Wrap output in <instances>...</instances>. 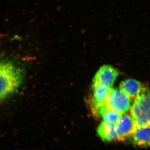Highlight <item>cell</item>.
I'll use <instances>...</instances> for the list:
<instances>
[{
	"mask_svg": "<svg viewBox=\"0 0 150 150\" xmlns=\"http://www.w3.org/2000/svg\"><path fill=\"white\" fill-rule=\"evenodd\" d=\"M23 74L21 69L9 62H1L0 67V98L5 99L13 93L22 82Z\"/></svg>",
	"mask_w": 150,
	"mask_h": 150,
	"instance_id": "6da1fadb",
	"label": "cell"
},
{
	"mask_svg": "<svg viewBox=\"0 0 150 150\" xmlns=\"http://www.w3.org/2000/svg\"><path fill=\"white\" fill-rule=\"evenodd\" d=\"M134 100L130 110L137 127L150 125V89L145 87Z\"/></svg>",
	"mask_w": 150,
	"mask_h": 150,
	"instance_id": "7a4b0ae2",
	"label": "cell"
},
{
	"mask_svg": "<svg viewBox=\"0 0 150 150\" xmlns=\"http://www.w3.org/2000/svg\"><path fill=\"white\" fill-rule=\"evenodd\" d=\"M131 98L120 88L110 89L106 105L109 108L120 115L125 114L131 108Z\"/></svg>",
	"mask_w": 150,
	"mask_h": 150,
	"instance_id": "3957f363",
	"label": "cell"
},
{
	"mask_svg": "<svg viewBox=\"0 0 150 150\" xmlns=\"http://www.w3.org/2000/svg\"><path fill=\"white\" fill-rule=\"evenodd\" d=\"M119 74V71L111 65H103L95 75L93 83L111 88Z\"/></svg>",
	"mask_w": 150,
	"mask_h": 150,
	"instance_id": "277c9868",
	"label": "cell"
},
{
	"mask_svg": "<svg viewBox=\"0 0 150 150\" xmlns=\"http://www.w3.org/2000/svg\"><path fill=\"white\" fill-rule=\"evenodd\" d=\"M137 126L131 115H121L115 124V129L118 141H123L131 137Z\"/></svg>",
	"mask_w": 150,
	"mask_h": 150,
	"instance_id": "5b68a950",
	"label": "cell"
},
{
	"mask_svg": "<svg viewBox=\"0 0 150 150\" xmlns=\"http://www.w3.org/2000/svg\"><path fill=\"white\" fill-rule=\"evenodd\" d=\"M132 142L137 146H150V125L137 127L131 136Z\"/></svg>",
	"mask_w": 150,
	"mask_h": 150,
	"instance_id": "8992f818",
	"label": "cell"
},
{
	"mask_svg": "<svg viewBox=\"0 0 150 150\" xmlns=\"http://www.w3.org/2000/svg\"><path fill=\"white\" fill-rule=\"evenodd\" d=\"M145 87L139 81L128 79L121 82L119 88L132 99L135 100L143 91Z\"/></svg>",
	"mask_w": 150,
	"mask_h": 150,
	"instance_id": "52a82bcc",
	"label": "cell"
},
{
	"mask_svg": "<svg viewBox=\"0 0 150 150\" xmlns=\"http://www.w3.org/2000/svg\"><path fill=\"white\" fill-rule=\"evenodd\" d=\"M110 88L101 85L93 83V101L94 108L96 110V112L98 108L106 104L107 96Z\"/></svg>",
	"mask_w": 150,
	"mask_h": 150,
	"instance_id": "ba28073f",
	"label": "cell"
},
{
	"mask_svg": "<svg viewBox=\"0 0 150 150\" xmlns=\"http://www.w3.org/2000/svg\"><path fill=\"white\" fill-rule=\"evenodd\" d=\"M97 133L103 141L106 142L118 140L115 129V124L103 121L97 129Z\"/></svg>",
	"mask_w": 150,
	"mask_h": 150,
	"instance_id": "9c48e42d",
	"label": "cell"
},
{
	"mask_svg": "<svg viewBox=\"0 0 150 150\" xmlns=\"http://www.w3.org/2000/svg\"><path fill=\"white\" fill-rule=\"evenodd\" d=\"M97 112L102 117L103 121L114 124L117 123L121 115L111 110L106 104L98 108Z\"/></svg>",
	"mask_w": 150,
	"mask_h": 150,
	"instance_id": "30bf717a",
	"label": "cell"
}]
</instances>
